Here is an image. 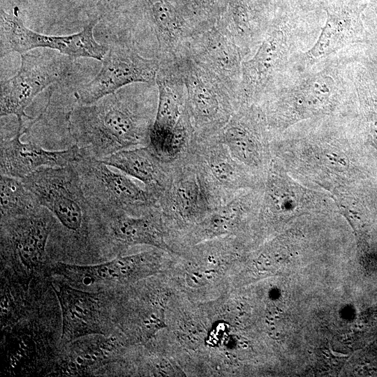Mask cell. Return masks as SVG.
<instances>
[{
	"mask_svg": "<svg viewBox=\"0 0 377 377\" xmlns=\"http://www.w3.org/2000/svg\"><path fill=\"white\" fill-rule=\"evenodd\" d=\"M98 17L91 20L82 31L68 36H50L36 32L26 27L18 14L17 8L11 13L0 10L1 57L11 52L20 54L34 49L56 50L73 59L92 58L102 61L108 47L94 38V29Z\"/></svg>",
	"mask_w": 377,
	"mask_h": 377,
	"instance_id": "4",
	"label": "cell"
},
{
	"mask_svg": "<svg viewBox=\"0 0 377 377\" xmlns=\"http://www.w3.org/2000/svg\"><path fill=\"white\" fill-rule=\"evenodd\" d=\"M117 92L91 104L75 103L66 116L73 145L98 159L149 142L147 120Z\"/></svg>",
	"mask_w": 377,
	"mask_h": 377,
	"instance_id": "1",
	"label": "cell"
},
{
	"mask_svg": "<svg viewBox=\"0 0 377 377\" xmlns=\"http://www.w3.org/2000/svg\"><path fill=\"white\" fill-rule=\"evenodd\" d=\"M52 286L61 306L64 341L104 334L98 294L62 282H54Z\"/></svg>",
	"mask_w": 377,
	"mask_h": 377,
	"instance_id": "9",
	"label": "cell"
},
{
	"mask_svg": "<svg viewBox=\"0 0 377 377\" xmlns=\"http://www.w3.org/2000/svg\"><path fill=\"white\" fill-rule=\"evenodd\" d=\"M101 160L143 183L149 193L160 184L161 168L150 147L121 150Z\"/></svg>",
	"mask_w": 377,
	"mask_h": 377,
	"instance_id": "11",
	"label": "cell"
},
{
	"mask_svg": "<svg viewBox=\"0 0 377 377\" xmlns=\"http://www.w3.org/2000/svg\"><path fill=\"white\" fill-rule=\"evenodd\" d=\"M53 223L52 214L43 206L27 215L1 219L10 246L28 268L43 261Z\"/></svg>",
	"mask_w": 377,
	"mask_h": 377,
	"instance_id": "8",
	"label": "cell"
},
{
	"mask_svg": "<svg viewBox=\"0 0 377 377\" xmlns=\"http://www.w3.org/2000/svg\"><path fill=\"white\" fill-rule=\"evenodd\" d=\"M23 128L17 124L12 138L1 139V175L22 179L42 167L68 165L80 153L76 145L62 150H47L32 142H23Z\"/></svg>",
	"mask_w": 377,
	"mask_h": 377,
	"instance_id": "7",
	"label": "cell"
},
{
	"mask_svg": "<svg viewBox=\"0 0 377 377\" xmlns=\"http://www.w3.org/2000/svg\"><path fill=\"white\" fill-rule=\"evenodd\" d=\"M126 0H98L96 3L97 17L109 18L117 13Z\"/></svg>",
	"mask_w": 377,
	"mask_h": 377,
	"instance_id": "21",
	"label": "cell"
},
{
	"mask_svg": "<svg viewBox=\"0 0 377 377\" xmlns=\"http://www.w3.org/2000/svg\"><path fill=\"white\" fill-rule=\"evenodd\" d=\"M226 143L231 153L240 159H247L251 152V142L244 131L237 127H232L225 133Z\"/></svg>",
	"mask_w": 377,
	"mask_h": 377,
	"instance_id": "19",
	"label": "cell"
},
{
	"mask_svg": "<svg viewBox=\"0 0 377 377\" xmlns=\"http://www.w3.org/2000/svg\"><path fill=\"white\" fill-rule=\"evenodd\" d=\"M82 188L103 216L114 213L135 214L151 207V195L132 177L80 149L71 163Z\"/></svg>",
	"mask_w": 377,
	"mask_h": 377,
	"instance_id": "2",
	"label": "cell"
},
{
	"mask_svg": "<svg viewBox=\"0 0 377 377\" xmlns=\"http://www.w3.org/2000/svg\"><path fill=\"white\" fill-rule=\"evenodd\" d=\"M214 175L221 181L227 182L230 179L231 169L227 161L223 160L214 161L212 165Z\"/></svg>",
	"mask_w": 377,
	"mask_h": 377,
	"instance_id": "22",
	"label": "cell"
},
{
	"mask_svg": "<svg viewBox=\"0 0 377 377\" xmlns=\"http://www.w3.org/2000/svg\"><path fill=\"white\" fill-rule=\"evenodd\" d=\"M109 341L82 343L76 346L66 362L67 374L69 375L82 374L105 362L110 358L111 351Z\"/></svg>",
	"mask_w": 377,
	"mask_h": 377,
	"instance_id": "14",
	"label": "cell"
},
{
	"mask_svg": "<svg viewBox=\"0 0 377 377\" xmlns=\"http://www.w3.org/2000/svg\"><path fill=\"white\" fill-rule=\"evenodd\" d=\"M156 258L149 253L119 256L111 261L94 265H77L57 263L54 272L77 287L94 284L128 283L155 272Z\"/></svg>",
	"mask_w": 377,
	"mask_h": 377,
	"instance_id": "6",
	"label": "cell"
},
{
	"mask_svg": "<svg viewBox=\"0 0 377 377\" xmlns=\"http://www.w3.org/2000/svg\"><path fill=\"white\" fill-rule=\"evenodd\" d=\"M157 66L154 59L144 58L128 48L113 45L109 47L94 78L74 93L75 103L91 104L129 84L151 82Z\"/></svg>",
	"mask_w": 377,
	"mask_h": 377,
	"instance_id": "5",
	"label": "cell"
},
{
	"mask_svg": "<svg viewBox=\"0 0 377 377\" xmlns=\"http://www.w3.org/2000/svg\"><path fill=\"white\" fill-rule=\"evenodd\" d=\"M153 21L159 31L170 34L178 29L176 14L166 0H147Z\"/></svg>",
	"mask_w": 377,
	"mask_h": 377,
	"instance_id": "17",
	"label": "cell"
},
{
	"mask_svg": "<svg viewBox=\"0 0 377 377\" xmlns=\"http://www.w3.org/2000/svg\"><path fill=\"white\" fill-rule=\"evenodd\" d=\"M199 191L193 181L182 182L176 189L175 199L178 207L184 211L195 207L198 202Z\"/></svg>",
	"mask_w": 377,
	"mask_h": 377,
	"instance_id": "20",
	"label": "cell"
},
{
	"mask_svg": "<svg viewBox=\"0 0 377 377\" xmlns=\"http://www.w3.org/2000/svg\"><path fill=\"white\" fill-rule=\"evenodd\" d=\"M20 55L17 72L1 84L0 115L15 116L23 126L24 119H31L25 112L27 107L47 87L70 75L73 58L50 49Z\"/></svg>",
	"mask_w": 377,
	"mask_h": 377,
	"instance_id": "3",
	"label": "cell"
},
{
	"mask_svg": "<svg viewBox=\"0 0 377 377\" xmlns=\"http://www.w3.org/2000/svg\"><path fill=\"white\" fill-rule=\"evenodd\" d=\"M108 243L117 246L138 244L162 247L161 233L156 220L151 216L135 218L125 213H114L104 216Z\"/></svg>",
	"mask_w": 377,
	"mask_h": 377,
	"instance_id": "10",
	"label": "cell"
},
{
	"mask_svg": "<svg viewBox=\"0 0 377 377\" xmlns=\"http://www.w3.org/2000/svg\"><path fill=\"white\" fill-rule=\"evenodd\" d=\"M1 218L24 216L41 205L22 179L1 175Z\"/></svg>",
	"mask_w": 377,
	"mask_h": 377,
	"instance_id": "13",
	"label": "cell"
},
{
	"mask_svg": "<svg viewBox=\"0 0 377 377\" xmlns=\"http://www.w3.org/2000/svg\"><path fill=\"white\" fill-rule=\"evenodd\" d=\"M282 34H274L267 38L253 58L247 63L251 76L260 81L267 76L279 63L284 52Z\"/></svg>",
	"mask_w": 377,
	"mask_h": 377,
	"instance_id": "15",
	"label": "cell"
},
{
	"mask_svg": "<svg viewBox=\"0 0 377 377\" xmlns=\"http://www.w3.org/2000/svg\"><path fill=\"white\" fill-rule=\"evenodd\" d=\"M191 91L193 106L199 114L210 117L217 112L218 101L209 88L197 83L192 85Z\"/></svg>",
	"mask_w": 377,
	"mask_h": 377,
	"instance_id": "18",
	"label": "cell"
},
{
	"mask_svg": "<svg viewBox=\"0 0 377 377\" xmlns=\"http://www.w3.org/2000/svg\"><path fill=\"white\" fill-rule=\"evenodd\" d=\"M351 17L346 11H327V20L313 46L306 52L312 59H320L346 47L353 41Z\"/></svg>",
	"mask_w": 377,
	"mask_h": 377,
	"instance_id": "12",
	"label": "cell"
},
{
	"mask_svg": "<svg viewBox=\"0 0 377 377\" xmlns=\"http://www.w3.org/2000/svg\"><path fill=\"white\" fill-rule=\"evenodd\" d=\"M158 103L156 115L150 133H162L172 131L179 115V101L170 84L158 79Z\"/></svg>",
	"mask_w": 377,
	"mask_h": 377,
	"instance_id": "16",
	"label": "cell"
}]
</instances>
